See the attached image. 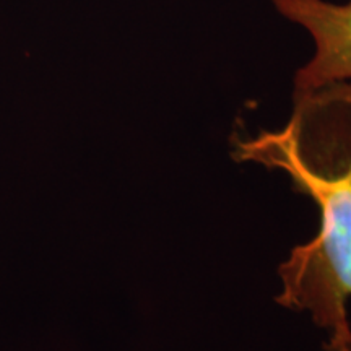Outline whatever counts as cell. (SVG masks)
<instances>
[{"label":"cell","mask_w":351,"mask_h":351,"mask_svg":"<svg viewBox=\"0 0 351 351\" xmlns=\"http://www.w3.org/2000/svg\"><path fill=\"white\" fill-rule=\"evenodd\" d=\"M238 158L283 169L319 205V234L280 267L278 302L313 315L327 350L351 343V82L295 93L288 124L239 142Z\"/></svg>","instance_id":"6da1fadb"},{"label":"cell","mask_w":351,"mask_h":351,"mask_svg":"<svg viewBox=\"0 0 351 351\" xmlns=\"http://www.w3.org/2000/svg\"><path fill=\"white\" fill-rule=\"evenodd\" d=\"M285 19L304 26L315 52L295 77V93L339 82H351V2L271 0Z\"/></svg>","instance_id":"7a4b0ae2"},{"label":"cell","mask_w":351,"mask_h":351,"mask_svg":"<svg viewBox=\"0 0 351 351\" xmlns=\"http://www.w3.org/2000/svg\"><path fill=\"white\" fill-rule=\"evenodd\" d=\"M328 351H351V343L341 345V346H339V348H333V350H328Z\"/></svg>","instance_id":"3957f363"}]
</instances>
